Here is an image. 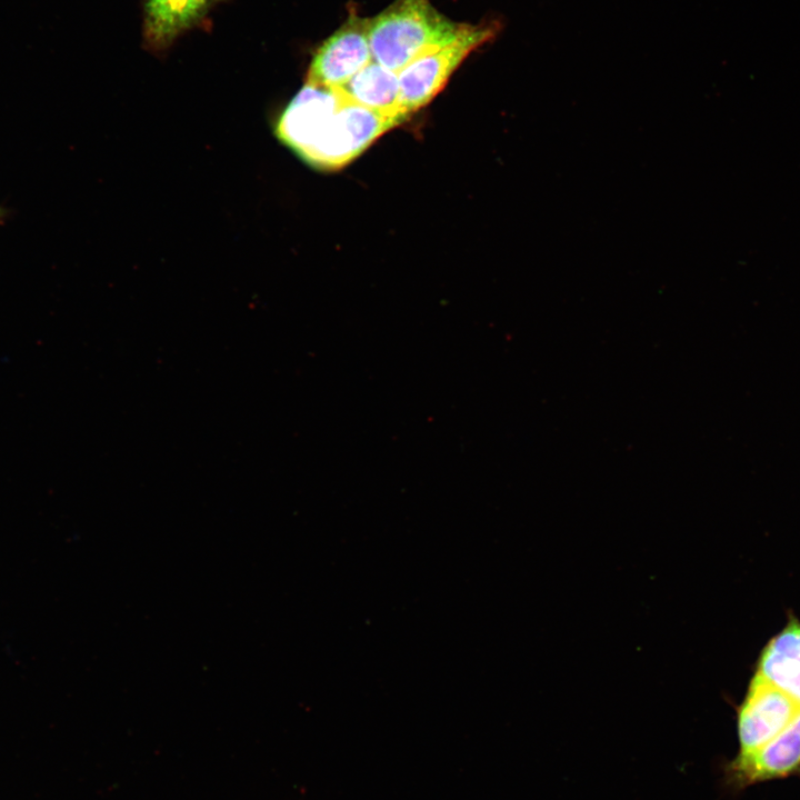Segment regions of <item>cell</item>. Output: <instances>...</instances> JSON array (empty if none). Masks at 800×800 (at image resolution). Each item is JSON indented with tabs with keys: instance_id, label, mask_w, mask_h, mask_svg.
<instances>
[{
	"instance_id": "obj_4",
	"label": "cell",
	"mask_w": 800,
	"mask_h": 800,
	"mask_svg": "<svg viewBox=\"0 0 800 800\" xmlns=\"http://www.w3.org/2000/svg\"><path fill=\"white\" fill-rule=\"evenodd\" d=\"M370 18L350 13L344 23L316 50L306 83L337 89L372 61Z\"/></svg>"
},
{
	"instance_id": "obj_6",
	"label": "cell",
	"mask_w": 800,
	"mask_h": 800,
	"mask_svg": "<svg viewBox=\"0 0 800 800\" xmlns=\"http://www.w3.org/2000/svg\"><path fill=\"white\" fill-rule=\"evenodd\" d=\"M789 696L753 676L737 708L738 754L749 753L778 736L798 714Z\"/></svg>"
},
{
	"instance_id": "obj_5",
	"label": "cell",
	"mask_w": 800,
	"mask_h": 800,
	"mask_svg": "<svg viewBox=\"0 0 800 800\" xmlns=\"http://www.w3.org/2000/svg\"><path fill=\"white\" fill-rule=\"evenodd\" d=\"M800 774V711L773 739L723 766V782L731 791Z\"/></svg>"
},
{
	"instance_id": "obj_8",
	"label": "cell",
	"mask_w": 800,
	"mask_h": 800,
	"mask_svg": "<svg viewBox=\"0 0 800 800\" xmlns=\"http://www.w3.org/2000/svg\"><path fill=\"white\" fill-rule=\"evenodd\" d=\"M336 90L352 103L404 120L408 118L401 107L398 73L373 60Z\"/></svg>"
},
{
	"instance_id": "obj_3",
	"label": "cell",
	"mask_w": 800,
	"mask_h": 800,
	"mask_svg": "<svg viewBox=\"0 0 800 800\" xmlns=\"http://www.w3.org/2000/svg\"><path fill=\"white\" fill-rule=\"evenodd\" d=\"M500 29L498 21L462 23L450 41L419 56L398 72L403 111L412 112L428 104L444 87L454 70L476 49L491 41Z\"/></svg>"
},
{
	"instance_id": "obj_7",
	"label": "cell",
	"mask_w": 800,
	"mask_h": 800,
	"mask_svg": "<svg viewBox=\"0 0 800 800\" xmlns=\"http://www.w3.org/2000/svg\"><path fill=\"white\" fill-rule=\"evenodd\" d=\"M221 0H142L143 44L153 52L168 49L181 34L203 24Z\"/></svg>"
},
{
	"instance_id": "obj_1",
	"label": "cell",
	"mask_w": 800,
	"mask_h": 800,
	"mask_svg": "<svg viewBox=\"0 0 800 800\" xmlns=\"http://www.w3.org/2000/svg\"><path fill=\"white\" fill-rule=\"evenodd\" d=\"M461 26L430 0H394L370 19L372 60L398 73L419 56L453 39Z\"/></svg>"
},
{
	"instance_id": "obj_9",
	"label": "cell",
	"mask_w": 800,
	"mask_h": 800,
	"mask_svg": "<svg viewBox=\"0 0 800 800\" xmlns=\"http://www.w3.org/2000/svg\"><path fill=\"white\" fill-rule=\"evenodd\" d=\"M754 676L776 687L800 706V662L763 648Z\"/></svg>"
},
{
	"instance_id": "obj_11",
	"label": "cell",
	"mask_w": 800,
	"mask_h": 800,
	"mask_svg": "<svg viewBox=\"0 0 800 800\" xmlns=\"http://www.w3.org/2000/svg\"><path fill=\"white\" fill-rule=\"evenodd\" d=\"M3 216V210L0 208V218Z\"/></svg>"
},
{
	"instance_id": "obj_2",
	"label": "cell",
	"mask_w": 800,
	"mask_h": 800,
	"mask_svg": "<svg viewBox=\"0 0 800 800\" xmlns=\"http://www.w3.org/2000/svg\"><path fill=\"white\" fill-rule=\"evenodd\" d=\"M403 121L400 117L374 111L342 98L337 110L328 117L299 157L318 169H340Z\"/></svg>"
},
{
	"instance_id": "obj_10",
	"label": "cell",
	"mask_w": 800,
	"mask_h": 800,
	"mask_svg": "<svg viewBox=\"0 0 800 800\" xmlns=\"http://www.w3.org/2000/svg\"><path fill=\"white\" fill-rule=\"evenodd\" d=\"M764 649L800 662V621L790 616L786 627L769 640Z\"/></svg>"
}]
</instances>
